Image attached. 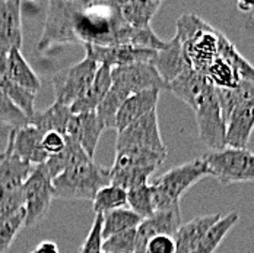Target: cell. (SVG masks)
Instances as JSON below:
<instances>
[{"instance_id":"32","label":"cell","mask_w":254,"mask_h":253,"mask_svg":"<svg viewBox=\"0 0 254 253\" xmlns=\"http://www.w3.org/2000/svg\"><path fill=\"white\" fill-rule=\"evenodd\" d=\"M92 202L95 215H104L110 211L125 208V205H127V192L119 186L108 184L97 192Z\"/></svg>"},{"instance_id":"13","label":"cell","mask_w":254,"mask_h":253,"mask_svg":"<svg viewBox=\"0 0 254 253\" xmlns=\"http://www.w3.org/2000/svg\"><path fill=\"white\" fill-rule=\"evenodd\" d=\"M180 227H181L180 205L155 211L153 215L142 220V223L136 227V243L133 253H146V246L151 239H153L155 236L174 237V234Z\"/></svg>"},{"instance_id":"33","label":"cell","mask_w":254,"mask_h":253,"mask_svg":"<svg viewBox=\"0 0 254 253\" xmlns=\"http://www.w3.org/2000/svg\"><path fill=\"white\" fill-rule=\"evenodd\" d=\"M203 75L216 88H235L241 82L240 76L237 75L234 68L221 57H216L207 66Z\"/></svg>"},{"instance_id":"5","label":"cell","mask_w":254,"mask_h":253,"mask_svg":"<svg viewBox=\"0 0 254 253\" xmlns=\"http://www.w3.org/2000/svg\"><path fill=\"white\" fill-rule=\"evenodd\" d=\"M83 1L80 0H51L44 21L43 35L38 50L47 51L62 44H73L77 41L75 24Z\"/></svg>"},{"instance_id":"39","label":"cell","mask_w":254,"mask_h":253,"mask_svg":"<svg viewBox=\"0 0 254 253\" xmlns=\"http://www.w3.org/2000/svg\"><path fill=\"white\" fill-rule=\"evenodd\" d=\"M102 215H95L92 227L89 230L79 253H102Z\"/></svg>"},{"instance_id":"15","label":"cell","mask_w":254,"mask_h":253,"mask_svg":"<svg viewBox=\"0 0 254 253\" xmlns=\"http://www.w3.org/2000/svg\"><path fill=\"white\" fill-rule=\"evenodd\" d=\"M219 31L209 25L196 32L191 38L181 43L187 59L191 63V68L203 75L207 66L218 57V43Z\"/></svg>"},{"instance_id":"9","label":"cell","mask_w":254,"mask_h":253,"mask_svg":"<svg viewBox=\"0 0 254 253\" xmlns=\"http://www.w3.org/2000/svg\"><path fill=\"white\" fill-rule=\"evenodd\" d=\"M125 150H142L156 154L167 155L168 150L161 138L158 110H153L149 114L142 116L126 129L120 130L117 135L116 151Z\"/></svg>"},{"instance_id":"22","label":"cell","mask_w":254,"mask_h":253,"mask_svg":"<svg viewBox=\"0 0 254 253\" xmlns=\"http://www.w3.org/2000/svg\"><path fill=\"white\" fill-rule=\"evenodd\" d=\"M221 214H209L197 217L186 224H181L177 233L174 234V243H176V253H191L199 242L203 239L207 230L215 226L221 220Z\"/></svg>"},{"instance_id":"16","label":"cell","mask_w":254,"mask_h":253,"mask_svg":"<svg viewBox=\"0 0 254 253\" xmlns=\"http://www.w3.org/2000/svg\"><path fill=\"white\" fill-rule=\"evenodd\" d=\"M105 127L100 120L97 111H88L80 114H72L66 129V136L76 142L77 145L94 158L98 141Z\"/></svg>"},{"instance_id":"7","label":"cell","mask_w":254,"mask_h":253,"mask_svg":"<svg viewBox=\"0 0 254 253\" xmlns=\"http://www.w3.org/2000/svg\"><path fill=\"white\" fill-rule=\"evenodd\" d=\"M234 94L235 105L225 126V144L229 148H247L254 130V84L241 81Z\"/></svg>"},{"instance_id":"21","label":"cell","mask_w":254,"mask_h":253,"mask_svg":"<svg viewBox=\"0 0 254 253\" xmlns=\"http://www.w3.org/2000/svg\"><path fill=\"white\" fill-rule=\"evenodd\" d=\"M161 89H146L137 94H133L123 102L116 114L114 129L117 132L126 129L128 125L136 122L145 114H149L153 110H158Z\"/></svg>"},{"instance_id":"44","label":"cell","mask_w":254,"mask_h":253,"mask_svg":"<svg viewBox=\"0 0 254 253\" xmlns=\"http://www.w3.org/2000/svg\"><path fill=\"white\" fill-rule=\"evenodd\" d=\"M102 253H104V252H102Z\"/></svg>"},{"instance_id":"19","label":"cell","mask_w":254,"mask_h":253,"mask_svg":"<svg viewBox=\"0 0 254 253\" xmlns=\"http://www.w3.org/2000/svg\"><path fill=\"white\" fill-rule=\"evenodd\" d=\"M32 170L34 166L13 151L12 142L7 138L6 148L0 154V193L21 190Z\"/></svg>"},{"instance_id":"3","label":"cell","mask_w":254,"mask_h":253,"mask_svg":"<svg viewBox=\"0 0 254 253\" xmlns=\"http://www.w3.org/2000/svg\"><path fill=\"white\" fill-rule=\"evenodd\" d=\"M207 176L209 171L202 157L165 171L151 184L155 211L180 205L181 196Z\"/></svg>"},{"instance_id":"38","label":"cell","mask_w":254,"mask_h":253,"mask_svg":"<svg viewBox=\"0 0 254 253\" xmlns=\"http://www.w3.org/2000/svg\"><path fill=\"white\" fill-rule=\"evenodd\" d=\"M22 208H24L22 190L0 193V224L10 220Z\"/></svg>"},{"instance_id":"40","label":"cell","mask_w":254,"mask_h":253,"mask_svg":"<svg viewBox=\"0 0 254 253\" xmlns=\"http://www.w3.org/2000/svg\"><path fill=\"white\" fill-rule=\"evenodd\" d=\"M67 148H64L62 152L56 154V155H50L44 164H41L43 170L47 173V176L53 180L56 178L64 169H66V164H67Z\"/></svg>"},{"instance_id":"12","label":"cell","mask_w":254,"mask_h":253,"mask_svg":"<svg viewBox=\"0 0 254 253\" xmlns=\"http://www.w3.org/2000/svg\"><path fill=\"white\" fill-rule=\"evenodd\" d=\"M21 190L25 209L24 227H34L35 224L41 223L50 211L51 201L54 198L51 178L41 166H35Z\"/></svg>"},{"instance_id":"43","label":"cell","mask_w":254,"mask_h":253,"mask_svg":"<svg viewBox=\"0 0 254 253\" xmlns=\"http://www.w3.org/2000/svg\"><path fill=\"white\" fill-rule=\"evenodd\" d=\"M31 253H60V251L54 242H41Z\"/></svg>"},{"instance_id":"11","label":"cell","mask_w":254,"mask_h":253,"mask_svg":"<svg viewBox=\"0 0 254 253\" xmlns=\"http://www.w3.org/2000/svg\"><path fill=\"white\" fill-rule=\"evenodd\" d=\"M199 136L209 151H219L227 147L225 144V123L221 116L215 86L212 85L193 107Z\"/></svg>"},{"instance_id":"25","label":"cell","mask_w":254,"mask_h":253,"mask_svg":"<svg viewBox=\"0 0 254 253\" xmlns=\"http://www.w3.org/2000/svg\"><path fill=\"white\" fill-rule=\"evenodd\" d=\"M119 13L127 25L134 29L151 26V21L161 7L159 0H130L116 1Z\"/></svg>"},{"instance_id":"1","label":"cell","mask_w":254,"mask_h":253,"mask_svg":"<svg viewBox=\"0 0 254 253\" xmlns=\"http://www.w3.org/2000/svg\"><path fill=\"white\" fill-rule=\"evenodd\" d=\"M66 169L51 180L54 198L66 201H94L97 192L110 184V170L101 167L76 142L66 136Z\"/></svg>"},{"instance_id":"17","label":"cell","mask_w":254,"mask_h":253,"mask_svg":"<svg viewBox=\"0 0 254 253\" xmlns=\"http://www.w3.org/2000/svg\"><path fill=\"white\" fill-rule=\"evenodd\" d=\"M22 3L0 0V54L22 47Z\"/></svg>"},{"instance_id":"24","label":"cell","mask_w":254,"mask_h":253,"mask_svg":"<svg viewBox=\"0 0 254 253\" xmlns=\"http://www.w3.org/2000/svg\"><path fill=\"white\" fill-rule=\"evenodd\" d=\"M210 86L212 84L206 76L199 74L194 69H190L178 76L173 82H170L167 85V89L177 95L180 100L187 102L190 107H193Z\"/></svg>"},{"instance_id":"14","label":"cell","mask_w":254,"mask_h":253,"mask_svg":"<svg viewBox=\"0 0 254 253\" xmlns=\"http://www.w3.org/2000/svg\"><path fill=\"white\" fill-rule=\"evenodd\" d=\"M85 53L89 54L98 65H105L108 68H122L134 63H151L155 57V50L142 49L136 46L120 44V46H83Z\"/></svg>"},{"instance_id":"23","label":"cell","mask_w":254,"mask_h":253,"mask_svg":"<svg viewBox=\"0 0 254 253\" xmlns=\"http://www.w3.org/2000/svg\"><path fill=\"white\" fill-rule=\"evenodd\" d=\"M111 88V68L100 65L95 78L86 92L70 105L72 114H80L88 111H95L97 107L101 104L104 97Z\"/></svg>"},{"instance_id":"28","label":"cell","mask_w":254,"mask_h":253,"mask_svg":"<svg viewBox=\"0 0 254 253\" xmlns=\"http://www.w3.org/2000/svg\"><path fill=\"white\" fill-rule=\"evenodd\" d=\"M4 56L6 54H0V89L3 91V94L13 102L26 117L28 120L34 116L35 108V97L37 94L28 91L25 88L16 85L15 82H12L9 79V76L6 74V66H4Z\"/></svg>"},{"instance_id":"2","label":"cell","mask_w":254,"mask_h":253,"mask_svg":"<svg viewBox=\"0 0 254 253\" xmlns=\"http://www.w3.org/2000/svg\"><path fill=\"white\" fill-rule=\"evenodd\" d=\"M133 31L122 19L116 1H83L75 24L77 41L83 46H130Z\"/></svg>"},{"instance_id":"8","label":"cell","mask_w":254,"mask_h":253,"mask_svg":"<svg viewBox=\"0 0 254 253\" xmlns=\"http://www.w3.org/2000/svg\"><path fill=\"white\" fill-rule=\"evenodd\" d=\"M98 66L100 65L85 53V57L79 63L57 71L51 76V86L56 98L54 102L70 107L77 101L91 86Z\"/></svg>"},{"instance_id":"36","label":"cell","mask_w":254,"mask_h":253,"mask_svg":"<svg viewBox=\"0 0 254 253\" xmlns=\"http://www.w3.org/2000/svg\"><path fill=\"white\" fill-rule=\"evenodd\" d=\"M24 224H25V209L24 208L19 212H16L10 220L0 224V253H6L10 249L13 240L16 239L19 230L24 227Z\"/></svg>"},{"instance_id":"27","label":"cell","mask_w":254,"mask_h":253,"mask_svg":"<svg viewBox=\"0 0 254 253\" xmlns=\"http://www.w3.org/2000/svg\"><path fill=\"white\" fill-rule=\"evenodd\" d=\"M72 117L70 107L62 105L59 102H53L49 108L34 113V116L28 120L31 126L37 127L41 133L56 132L66 136V129Z\"/></svg>"},{"instance_id":"10","label":"cell","mask_w":254,"mask_h":253,"mask_svg":"<svg viewBox=\"0 0 254 253\" xmlns=\"http://www.w3.org/2000/svg\"><path fill=\"white\" fill-rule=\"evenodd\" d=\"M111 91L125 101L130 95L146 89H167L165 82L152 66V63H134L111 69Z\"/></svg>"},{"instance_id":"31","label":"cell","mask_w":254,"mask_h":253,"mask_svg":"<svg viewBox=\"0 0 254 253\" xmlns=\"http://www.w3.org/2000/svg\"><path fill=\"white\" fill-rule=\"evenodd\" d=\"M218 57L224 59L234 68L237 75L241 81L253 82L254 84V68L238 53L235 46L229 41L228 38L221 32L219 34V43H218Z\"/></svg>"},{"instance_id":"6","label":"cell","mask_w":254,"mask_h":253,"mask_svg":"<svg viewBox=\"0 0 254 253\" xmlns=\"http://www.w3.org/2000/svg\"><path fill=\"white\" fill-rule=\"evenodd\" d=\"M209 176L222 186L254 181V154L247 148L225 147L219 151H207L202 155Z\"/></svg>"},{"instance_id":"42","label":"cell","mask_w":254,"mask_h":253,"mask_svg":"<svg viewBox=\"0 0 254 253\" xmlns=\"http://www.w3.org/2000/svg\"><path fill=\"white\" fill-rule=\"evenodd\" d=\"M146 253H176L174 239L170 236H155L146 246Z\"/></svg>"},{"instance_id":"30","label":"cell","mask_w":254,"mask_h":253,"mask_svg":"<svg viewBox=\"0 0 254 253\" xmlns=\"http://www.w3.org/2000/svg\"><path fill=\"white\" fill-rule=\"evenodd\" d=\"M140 223H142V218L139 215H136L131 209L119 208V209L110 211L102 215V240H105L117 233L126 231L130 228H136Z\"/></svg>"},{"instance_id":"4","label":"cell","mask_w":254,"mask_h":253,"mask_svg":"<svg viewBox=\"0 0 254 253\" xmlns=\"http://www.w3.org/2000/svg\"><path fill=\"white\" fill-rule=\"evenodd\" d=\"M116 161L110 170V184L130 190L148 184V178L164 163L167 155L142 150L116 151Z\"/></svg>"},{"instance_id":"29","label":"cell","mask_w":254,"mask_h":253,"mask_svg":"<svg viewBox=\"0 0 254 253\" xmlns=\"http://www.w3.org/2000/svg\"><path fill=\"white\" fill-rule=\"evenodd\" d=\"M240 220L238 212H229L225 217H221V220L207 230V233L203 236V239L199 242L196 249L191 253H215L219 248V245L224 242L231 228L234 227Z\"/></svg>"},{"instance_id":"34","label":"cell","mask_w":254,"mask_h":253,"mask_svg":"<svg viewBox=\"0 0 254 253\" xmlns=\"http://www.w3.org/2000/svg\"><path fill=\"white\" fill-rule=\"evenodd\" d=\"M127 205H130L131 211L136 215H139L142 220L153 215L155 208H153L151 184H143L127 190Z\"/></svg>"},{"instance_id":"37","label":"cell","mask_w":254,"mask_h":253,"mask_svg":"<svg viewBox=\"0 0 254 253\" xmlns=\"http://www.w3.org/2000/svg\"><path fill=\"white\" fill-rule=\"evenodd\" d=\"M0 122L10 129L28 125V117L0 89Z\"/></svg>"},{"instance_id":"26","label":"cell","mask_w":254,"mask_h":253,"mask_svg":"<svg viewBox=\"0 0 254 253\" xmlns=\"http://www.w3.org/2000/svg\"><path fill=\"white\" fill-rule=\"evenodd\" d=\"M6 74L12 82L25 88L28 91L37 94L41 89V81L32 68L28 65L26 59L21 50H10L4 56Z\"/></svg>"},{"instance_id":"20","label":"cell","mask_w":254,"mask_h":253,"mask_svg":"<svg viewBox=\"0 0 254 253\" xmlns=\"http://www.w3.org/2000/svg\"><path fill=\"white\" fill-rule=\"evenodd\" d=\"M44 133H41L37 127L29 123L16 129H10L7 138L12 142L13 151L16 152L24 161L35 166H41L49 158V154L43 150L41 139Z\"/></svg>"},{"instance_id":"35","label":"cell","mask_w":254,"mask_h":253,"mask_svg":"<svg viewBox=\"0 0 254 253\" xmlns=\"http://www.w3.org/2000/svg\"><path fill=\"white\" fill-rule=\"evenodd\" d=\"M136 243V228L117 233L105 240H102L104 253H133Z\"/></svg>"},{"instance_id":"18","label":"cell","mask_w":254,"mask_h":253,"mask_svg":"<svg viewBox=\"0 0 254 253\" xmlns=\"http://www.w3.org/2000/svg\"><path fill=\"white\" fill-rule=\"evenodd\" d=\"M151 63L159 74L161 79L165 82V85L177 79L184 72L193 69L190 60L186 56L184 47L177 37L167 41L162 50L156 51Z\"/></svg>"},{"instance_id":"41","label":"cell","mask_w":254,"mask_h":253,"mask_svg":"<svg viewBox=\"0 0 254 253\" xmlns=\"http://www.w3.org/2000/svg\"><path fill=\"white\" fill-rule=\"evenodd\" d=\"M41 147L43 150L50 155H56L59 152H62L66 148V136L56 133V132H49L44 133L43 139H41Z\"/></svg>"}]
</instances>
